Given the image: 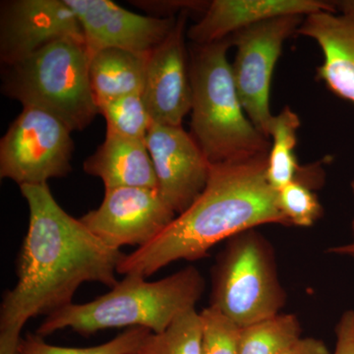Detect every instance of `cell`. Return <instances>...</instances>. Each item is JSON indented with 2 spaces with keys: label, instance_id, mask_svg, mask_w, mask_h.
Wrapping results in <instances>:
<instances>
[{
  "label": "cell",
  "instance_id": "1",
  "mask_svg": "<svg viewBox=\"0 0 354 354\" xmlns=\"http://www.w3.org/2000/svg\"><path fill=\"white\" fill-rule=\"evenodd\" d=\"M19 187L29 208V227L18 256L17 283L6 291L0 308V354H18L25 324L73 304L83 283L118 285L125 255L67 214L48 183Z\"/></svg>",
  "mask_w": 354,
  "mask_h": 354
},
{
  "label": "cell",
  "instance_id": "2",
  "mask_svg": "<svg viewBox=\"0 0 354 354\" xmlns=\"http://www.w3.org/2000/svg\"><path fill=\"white\" fill-rule=\"evenodd\" d=\"M268 155L211 165L200 196L157 239L125 254L118 274L147 279L176 261L202 259L216 244L246 230L291 227L268 181Z\"/></svg>",
  "mask_w": 354,
  "mask_h": 354
},
{
  "label": "cell",
  "instance_id": "3",
  "mask_svg": "<svg viewBox=\"0 0 354 354\" xmlns=\"http://www.w3.org/2000/svg\"><path fill=\"white\" fill-rule=\"evenodd\" d=\"M205 286L201 272L192 266L155 281L127 274L93 301L72 304L46 316L36 334L44 337L71 329L88 337L102 330L136 327L158 334L179 316L196 308Z\"/></svg>",
  "mask_w": 354,
  "mask_h": 354
},
{
  "label": "cell",
  "instance_id": "4",
  "mask_svg": "<svg viewBox=\"0 0 354 354\" xmlns=\"http://www.w3.org/2000/svg\"><path fill=\"white\" fill-rule=\"evenodd\" d=\"M232 46L230 37L192 44L189 50L190 134L211 165L268 155L271 149L242 106L227 58Z\"/></svg>",
  "mask_w": 354,
  "mask_h": 354
},
{
  "label": "cell",
  "instance_id": "5",
  "mask_svg": "<svg viewBox=\"0 0 354 354\" xmlns=\"http://www.w3.org/2000/svg\"><path fill=\"white\" fill-rule=\"evenodd\" d=\"M85 41L66 38L44 46L18 64L3 66V95L23 108L41 109L70 131H83L99 114L91 88Z\"/></svg>",
  "mask_w": 354,
  "mask_h": 354
},
{
  "label": "cell",
  "instance_id": "6",
  "mask_svg": "<svg viewBox=\"0 0 354 354\" xmlns=\"http://www.w3.org/2000/svg\"><path fill=\"white\" fill-rule=\"evenodd\" d=\"M286 302L271 243L256 230L228 239L212 269L209 306L243 328L278 315Z\"/></svg>",
  "mask_w": 354,
  "mask_h": 354
},
{
  "label": "cell",
  "instance_id": "7",
  "mask_svg": "<svg viewBox=\"0 0 354 354\" xmlns=\"http://www.w3.org/2000/svg\"><path fill=\"white\" fill-rule=\"evenodd\" d=\"M71 133L53 114L23 108L0 141V177L22 186L66 176L72 169Z\"/></svg>",
  "mask_w": 354,
  "mask_h": 354
},
{
  "label": "cell",
  "instance_id": "8",
  "mask_svg": "<svg viewBox=\"0 0 354 354\" xmlns=\"http://www.w3.org/2000/svg\"><path fill=\"white\" fill-rule=\"evenodd\" d=\"M304 18L298 15L272 18L230 36L232 46L236 48L232 75L242 106L251 122L268 138L274 116L270 93L274 66L286 39L297 34Z\"/></svg>",
  "mask_w": 354,
  "mask_h": 354
},
{
  "label": "cell",
  "instance_id": "9",
  "mask_svg": "<svg viewBox=\"0 0 354 354\" xmlns=\"http://www.w3.org/2000/svg\"><path fill=\"white\" fill-rule=\"evenodd\" d=\"M158 189L120 187L104 190L102 204L80 221L106 245L143 247L176 218Z\"/></svg>",
  "mask_w": 354,
  "mask_h": 354
},
{
  "label": "cell",
  "instance_id": "10",
  "mask_svg": "<svg viewBox=\"0 0 354 354\" xmlns=\"http://www.w3.org/2000/svg\"><path fill=\"white\" fill-rule=\"evenodd\" d=\"M84 39L65 0H6L0 4V62L18 64L57 39ZM85 41V39H84Z\"/></svg>",
  "mask_w": 354,
  "mask_h": 354
},
{
  "label": "cell",
  "instance_id": "11",
  "mask_svg": "<svg viewBox=\"0 0 354 354\" xmlns=\"http://www.w3.org/2000/svg\"><path fill=\"white\" fill-rule=\"evenodd\" d=\"M158 191L180 215L206 187L211 164L190 132L183 127L153 122L146 137Z\"/></svg>",
  "mask_w": 354,
  "mask_h": 354
},
{
  "label": "cell",
  "instance_id": "12",
  "mask_svg": "<svg viewBox=\"0 0 354 354\" xmlns=\"http://www.w3.org/2000/svg\"><path fill=\"white\" fill-rule=\"evenodd\" d=\"M78 17L90 57L106 48L149 55L167 38L177 17L144 16L109 0H65Z\"/></svg>",
  "mask_w": 354,
  "mask_h": 354
},
{
  "label": "cell",
  "instance_id": "13",
  "mask_svg": "<svg viewBox=\"0 0 354 354\" xmlns=\"http://www.w3.org/2000/svg\"><path fill=\"white\" fill-rule=\"evenodd\" d=\"M188 11L178 14L171 34L149 53L143 99L153 122L183 127L192 102L189 53L186 50Z\"/></svg>",
  "mask_w": 354,
  "mask_h": 354
},
{
  "label": "cell",
  "instance_id": "14",
  "mask_svg": "<svg viewBox=\"0 0 354 354\" xmlns=\"http://www.w3.org/2000/svg\"><path fill=\"white\" fill-rule=\"evenodd\" d=\"M318 12L337 11L332 1L322 0H213L187 38L193 44L215 43L263 21Z\"/></svg>",
  "mask_w": 354,
  "mask_h": 354
},
{
  "label": "cell",
  "instance_id": "15",
  "mask_svg": "<svg viewBox=\"0 0 354 354\" xmlns=\"http://www.w3.org/2000/svg\"><path fill=\"white\" fill-rule=\"evenodd\" d=\"M297 35L312 39L323 53L317 76L335 95L354 104V17L318 12L304 18Z\"/></svg>",
  "mask_w": 354,
  "mask_h": 354
},
{
  "label": "cell",
  "instance_id": "16",
  "mask_svg": "<svg viewBox=\"0 0 354 354\" xmlns=\"http://www.w3.org/2000/svg\"><path fill=\"white\" fill-rule=\"evenodd\" d=\"M83 169L99 177L106 189L120 187L158 189L157 176L146 140L127 138L106 132L95 152L86 158Z\"/></svg>",
  "mask_w": 354,
  "mask_h": 354
},
{
  "label": "cell",
  "instance_id": "17",
  "mask_svg": "<svg viewBox=\"0 0 354 354\" xmlns=\"http://www.w3.org/2000/svg\"><path fill=\"white\" fill-rule=\"evenodd\" d=\"M149 55L106 48L91 57V88L97 104L133 94H143Z\"/></svg>",
  "mask_w": 354,
  "mask_h": 354
},
{
  "label": "cell",
  "instance_id": "18",
  "mask_svg": "<svg viewBox=\"0 0 354 354\" xmlns=\"http://www.w3.org/2000/svg\"><path fill=\"white\" fill-rule=\"evenodd\" d=\"M300 125L299 116L290 106L272 116L270 123L268 135L271 149L267 160V178L276 191L295 180L314 188L316 181L320 180V167H302L298 162L295 148Z\"/></svg>",
  "mask_w": 354,
  "mask_h": 354
},
{
  "label": "cell",
  "instance_id": "19",
  "mask_svg": "<svg viewBox=\"0 0 354 354\" xmlns=\"http://www.w3.org/2000/svg\"><path fill=\"white\" fill-rule=\"evenodd\" d=\"M301 337L297 317L279 313L241 328L239 354H281Z\"/></svg>",
  "mask_w": 354,
  "mask_h": 354
},
{
  "label": "cell",
  "instance_id": "20",
  "mask_svg": "<svg viewBox=\"0 0 354 354\" xmlns=\"http://www.w3.org/2000/svg\"><path fill=\"white\" fill-rule=\"evenodd\" d=\"M138 354H202V319L189 310L162 333H151Z\"/></svg>",
  "mask_w": 354,
  "mask_h": 354
},
{
  "label": "cell",
  "instance_id": "21",
  "mask_svg": "<svg viewBox=\"0 0 354 354\" xmlns=\"http://www.w3.org/2000/svg\"><path fill=\"white\" fill-rule=\"evenodd\" d=\"M106 131L127 138L146 140L153 120L142 94L123 95L97 104Z\"/></svg>",
  "mask_w": 354,
  "mask_h": 354
},
{
  "label": "cell",
  "instance_id": "22",
  "mask_svg": "<svg viewBox=\"0 0 354 354\" xmlns=\"http://www.w3.org/2000/svg\"><path fill=\"white\" fill-rule=\"evenodd\" d=\"M151 333L145 328H129L111 341L90 348L53 346L41 335L29 333L21 339L18 354H138Z\"/></svg>",
  "mask_w": 354,
  "mask_h": 354
},
{
  "label": "cell",
  "instance_id": "23",
  "mask_svg": "<svg viewBox=\"0 0 354 354\" xmlns=\"http://www.w3.org/2000/svg\"><path fill=\"white\" fill-rule=\"evenodd\" d=\"M314 188L295 180L277 191L279 208L291 227H310L323 215V206Z\"/></svg>",
  "mask_w": 354,
  "mask_h": 354
},
{
  "label": "cell",
  "instance_id": "24",
  "mask_svg": "<svg viewBox=\"0 0 354 354\" xmlns=\"http://www.w3.org/2000/svg\"><path fill=\"white\" fill-rule=\"evenodd\" d=\"M200 314L202 354H239L241 328L214 307H207Z\"/></svg>",
  "mask_w": 354,
  "mask_h": 354
},
{
  "label": "cell",
  "instance_id": "25",
  "mask_svg": "<svg viewBox=\"0 0 354 354\" xmlns=\"http://www.w3.org/2000/svg\"><path fill=\"white\" fill-rule=\"evenodd\" d=\"M132 3H136L134 6L151 14H164L165 18L176 17L174 13H183L184 11H201L204 13L209 1H134Z\"/></svg>",
  "mask_w": 354,
  "mask_h": 354
},
{
  "label": "cell",
  "instance_id": "26",
  "mask_svg": "<svg viewBox=\"0 0 354 354\" xmlns=\"http://www.w3.org/2000/svg\"><path fill=\"white\" fill-rule=\"evenodd\" d=\"M333 354H354V310L342 313L335 326V346Z\"/></svg>",
  "mask_w": 354,
  "mask_h": 354
},
{
  "label": "cell",
  "instance_id": "27",
  "mask_svg": "<svg viewBox=\"0 0 354 354\" xmlns=\"http://www.w3.org/2000/svg\"><path fill=\"white\" fill-rule=\"evenodd\" d=\"M281 354H333L325 342L316 337H300Z\"/></svg>",
  "mask_w": 354,
  "mask_h": 354
},
{
  "label": "cell",
  "instance_id": "28",
  "mask_svg": "<svg viewBox=\"0 0 354 354\" xmlns=\"http://www.w3.org/2000/svg\"><path fill=\"white\" fill-rule=\"evenodd\" d=\"M337 13L354 17V0H337L332 1Z\"/></svg>",
  "mask_w": 354,
  "mask_h": 354
},
{
  "label": "cell",
  "instance_id": "29",
  "mask_svg": "<svg viewBox=\"0 0 354 354\" xmlns=\"http://www.w3.org/2000/svg\"><path fill=\"white\" fill-rule=\"evenodd\" d=\"M327 252L335 254V255L346 256L354 259V241L342 245L330 247L328 248Z\"/></svg>",
  "mask_w": 354,
  "mask_h": 354
},
{
  "label": "cell",
  "instance_id": "30",
  "mask_svg": "<svg viewBox=\"0 0 354 354\" xmlns=\"http://www.w3.org/2000/svg\"><path fill=\"white\" fill-rule=\"evenodd\" d=\"M351 191H353V194L354 196V176L353 180L351 183ZM351 234H353V241H354V216L353 218V221H351Z\"/></svg>",
  "mask_w": 354,
  "mask_h": 354
}]
</instances>
